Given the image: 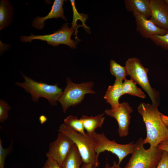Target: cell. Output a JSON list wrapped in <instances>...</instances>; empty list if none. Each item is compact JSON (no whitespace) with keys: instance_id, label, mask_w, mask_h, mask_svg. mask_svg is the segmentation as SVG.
<instances>
[{"instance_id":"1","label":"cell","mask_w":168,"mask_h":168,"mask_svg":"<svg viewBox=\"0 0 168 168\" xmlns=\"http://www.w3.org/2000/svg\"><path fill=\"white\" fill-rule=\"evenodd\" d=\"M146 129V137L143 139L145 144L157 147L163 141L168 139V128L162 119L158 107L145 102L140 103L137 108Z\"/></svg>"},{"instance_id":"2","label":"cell","mask_w":168,"mask_h":168,"mask_svg":"<svg viewBox=\"0 0 168 168\" xmlns=\"http://www.w3.org/2000/svg\"><path fill=\"white\" fill-rule=\"evenodd\" d=\"M59 132L68 136L76 145L84 164H91L93 168H98L100 165L99 156L95 150L93 136H84L76 131L64 123L58 129Z\"/></svg>"},{"instance_id":"3","label":"cell","mask_w":168,"mask_h":168,"mask_svg":"<svg viewBox=\"0 0 168 168\" xmlns=\"http://www.w3.org/2000/svg\"><path fill=\"white\" fill-rule=\"evenodd\" d=\"M21 72L24 81L16 82L15 84L30 94L33 101L38 102L40 98L43 97L46 99L52 106L57 104L58 100L63 91L62 89L58 87V84L52 85L42 81L38 82Z\"/></svg>"},{"instance_id":"4","label":"cell","mask_w":168,"mask_h":168,"mask_svg":"<svg viewBox=\"0 0 168 168\" xmlns=\"http://www.w3.org/2000/svg\"><path fill=\"white\" fill-rule=\"evenodd\" d=\"M143 139L139 138L135 143V149L124 168H156L161 160L163 151L157 147L145 149Z\"/></svg>"},{"instance_id":"5","label":"cell","mask_w":168,"mask_h":168,"mask_svg":"<svg viewBox=\"0 0 168 168\" xmlns=\"http://www.w3.org/2000/svg\"><path fill=\"white\" fill-rule=\"evenodd\" d=\"M125 66L128 75L147 93L152 104L159 106L161 100L159 92L150 85L147 76L148 68L144 67L139 59L135 57L128 58Z\"/></svg>"},{"instance_id":"6","label":"cell","mask_w":168,"mask_h":168,"mask_svg":"<svg viewBox=\"0 0 168 168\" xmlns=\"http://www.w3.org/2000/svg\"><path fill=\"white\" fill-rule=\"evenodd\" d=\"M66 82V86L58 100L64 113L70 107L74 106L81 103L84 99L85 95L96 93L92 89L93 82L77 84L73 82L68 77Z\"/></svg>"},{"instance_id":"7","label":"cell","mask_w":168,"mask_h":168,"mask_svg":"<svg viewBox=\"0 0 168 168\" xmlns=\"http://www.w3.org/2000/svg\"><path fill=\"white\" fill-rule=\"evenodd\" d=\"M95 150L97 156L101 153L107 151L116 155L120 165L123 160L129 154H132L135 149V143L131 142L127 144H120L114 140H109L104 133L93 136Z\"/></svg>"},{"instance_id":"8","label":"cell","mask_w":168,"mask_h":168,"mask_svg":"<svg viewBox=\"0 0 168 168\" xmlns=\"http://www.w3.org/2000/svg\"><path fill=\"white\" fill-rule=\"evenodd\" d=\"M74 30L69 28L68 23L64 24L60 29L50 34L43 35H35L31 33L30 35H21L20 40L23 42H31L32 40H39L46 41L48 44L53 46H57L59 44L68 45L71 49H75L76 43L71 36Z\"/></svg>"},{"instance_id":"9","label":"cell","mask_w":168,"mask_h":168,"mask_svg":"<svg viewBox=\"0 0 168 168\" xmlns=\"http://www.w3.org/2000/svg\"><path fill=\"white\" fill-rule=\"evenodd\" d=\"M74 144L68 136L59 132L56 139L50 143L46 156L47 158L55 161L62 166Z\"/></svg>"},{"instance_id":"10","label":"cell","mask_w":168,"mask_h":168,"mask_svg":"<svg viewBox=\"0 0 168 168\" xmlns=\"http://www.w3.org/2000/svg\"><path fill=\"white\" fill-rule=\"evenodd\" d=\"M133 110L128 102L120 103L118 107L114 110L107 109L105 113L114 118L118 125V133L120 137H124L129 134V128L131 116L130 114Z\"/></svg>"},{"instance_id":"11","label":"cell","mask_w":168,"mask_h":168,"mask_svg":"<svg viewBox=\"0 0 168 168\" xmlns=\"http://www.w3.org/2000/svg\"><path fill=\"white\" fill-rule=\"evenodd\" d=\"M150 19L157 26L168 31V5L165 0H150Z\"/></svg>"},{"instance_id":"12","label":"cell","mask_w":168,"mask_h":168,"mask_svg":"<svg viewBox=\"0 0 168 168\" xmlns=\"http://www.w3.org/2000/svg\"><path fill=\"white\" fill-rule=\"evenodd\" d=\"M133 14L135 20L136 30L144 38L149 39L153 35H163L168 33L167 30L156 26L150 19L138 13Z\"/></svg>"},{"instance_id":"13","label":"cell","mask_w":168,"mask_h":168,"mask_svg":"<svg viewBox=\"0 0 168 168\" xmlns=\"http://www.w3.org/2000/svg\"><path fill=\"white\" fill-rule=\"evenodd\" d=\"M66 1L64 0H55L48 14L45 16L40 17L38 16L35 17L32 22V26L37 29L40 30L43 29L45 25V21L48 19L60 17L66 20L63 7L64 2Z\"/></svg>"},{"instance_id":"14","label":"cell","mask_w":168,"mask_h":168,"mask_svg":"<svg viewBox=\"0 0 168 168\" xmlns=\"http://www.w3.org/2000/svg\"><path fill=\"white\" fill-rule=\"evenodd\" d=\"M123 81L115 79L113 85L109 86L104 97L106 102L111 106V109L114 110L119 106V99L123 96Z\"/></svg>"},{"instance_id":"15","label":"cell","mask_w":168,"mask_h":168,"mask_svg":"<svg viewBox=\"0 0 168 168\" xmlns=\"http://www.w3.org/2000/svg\"><path fill=\"white\" fill-rule=\"evenodd\" d=\"M124 2L128 12L138 13L147 19L150 17V0H125Z\"/></svg>"},{"instance_id":"16","label":"cell","mask_w":168,"mask_h":168,"mask_svg":"<svg viewBox=\"0 0 168 168\" xmlns=\"http://www.w3.org/2000/svg\"><path fill=\"white\" fill-rule=\"evenodd\" d=\"M105 113L96 116H88L83 115L80 118L82 120L85 130L86 134L89 136H93L96 133L95 130L101 128L105 121Z\"/></svg>"},{"instance_id":"17","label":"cell","mask_w":168,"mask_h":168,"mask_svg":"<svg viewBox=\"0 0 168 168\" xmlns=\"http://www.w3.org/2000/svg\"><path fill=\"white\" fill-rule=\"evenodd\" d=\"M13 7L10 2L1 0L0 2V30L7 27L12 21Z\"/></svg>"},{"instance_id":"18","label":"cell","mask_w":168,"mask_h":168,"mask_svg":"<svg viewBox=\"0 0 168 168\" xmlns=\"http://www.w3.org/2000/svg\"><path fill=\"white\" fill-rule=\"evenodd\" d=\"M83 161L75 144L63 162L62 168H80Z\"/></svg>"},{"instance_id":"19","label":"cell","mask_w":168,"mask_h":168,"mask_svg":"<svg viewBox=\"0 0 168 168\" xmlns=\"http://www.w3.org/2000/svg\"><path fill=\"white\" fill-rule=\"evenodd\" d=\"M123 95L128 94L133 96L145 99L146 96L142 90L137 86V83L132 79H125L123 83Z\"/></svg>"},{"instance_id":"20","label":"cell","mask_w":168,"mask_h":168,"mask_svg":"<svg viewBox=\"0 0 168 168\" xmlns=\"http://www.w3.org/2000/svg\"><path fill=\"white\" fill-rule=\"evenodd\" d=\"M64 124L78 133L86 136L82 120L77 116L70 115L66 117L63 120Z\"/></svg>"},{"instance_id":"21","label":"cell","mask_w":168,"mask_h":168,"mask_svg":"<svg viewBox=\"0 0 168 168\" xmlns=\"http://www.w3.org/2000/svg\"><path fill=\"white\" fill-rule=\"evenodd\" d=\"M110 71L111 74L115 77V79L120 81L124 80L128 75L126 66L121 65L112 59L110 62Z\"/></svg>"},{"instance_id":"22","label":"cell","mask_w":168,"mask_h":168,"mask_svg":"<svg viewBox=\"0 0 168 168\" xmlns=\"http://www.w3.org/2000/svg\"><path fill=\"white\" fill-rule=\"evenodd\" d=\"M156 45L163 49H168V33L163 35H156L150 38Z\"/></svg>"},{"instance_id":"23","label":"cell","mask_w":168,"mask_h":168,"mask_svg":"<svg viewBox=\"0 0 168 168\" xmlns=\"http://www.w3.org/2000/svg\"><path fill=\"white\" fill-rule=\"evenodd\" d=\"M11 107L8 103L2 99L0 100V122L3 123L9 117V111Z\"/></svg>"},{"instance_id":"24","label":"cell","mask_w":168,"mask_h":168,"mask_svg":"<svg viewBox=\"0 0 168 168\" xmlns=\"http://www.w3.org/2000/svg\"><path fill=\"white\" fill-rule=\"evenodd\" d=\"M13 142L7 148H4L2 145V141L0 138V168H4V164L6 157L13 150Z\"/></svg>"},{"instance_id":"25","label":"cell","mask_w":168,"mask_h":168,"mask_svg":"<svg viewBox=\"0 0 168 168\" xmlns=\"http://www.w3.org/2000/svg\"><path fill=\"white\" fill-rule=\"evenodd\" d=\"M71 4L72 6V10L73 12V20L72 23V26L71 27L73 29L75 30H76L77 27V19H81L83 22L85 21L87 18L86 15L83 14H80L78 13L77 11L75 5V0H70Z\"/></svg>"},{"instance_id":"26","label":"cell","mask_w":168,"mask_h":168,"mask_svg":"<svg viewBox=\"0 0 168 168\" xmlns=\"http://www.w3.org/2000/svg\"><path fill=\"white\" fill-rule=\"evenodd\" d=\"M156 168H168V152L163 151L162 157Z\"/></svg>"},{"instance_id":"27","label":"cell","mask_w":168,"mask_h":168,"mask_svg":"<svg viewBox=\"0 0 168 168\" xmlns=\"http://www.w3.org/2000/svg\"><path fill=\"white\" fill-rule=\"evenodd\" d=\"M42 168H62V167L55 161L51 158L48 157Z\"/></svg>"},{"instance_id":"28","label":"cell","mask_w":168,"mask_h":168,"mask_svg":"<svg viewBox=\"0 0 168 168\" xmlns=\"http://www.w3.org/2000/svg\"><path fill=\"white\" fill-rule=\"evenodd\" d=\"M157 147L163 151L168 152V139L162 142Z\"/></svg>"},{"instance_id":"29","label":"cell","mask_w":168,"mask_h":168,"mask_svg":"<svg viewBox=\"0 0 168 168\" xmlns=\"http://www.w3.org/2000/svg\"><path fill=\"white\" fill-rule=\"evenodd\" d=\"M103 168H121L120 165L116 162L115 161H114L113 162V165L110 166L109 163H106L105 166Z\"/></svg>"},{"instance_id":"30","label":"cell","mask_w":168,"mask_h":168,"mask_svg":"<svg viewBox=\"0 0 168 168\" xmlns=\"http://www.w3.org/2000/svg\"><path fill=\"white\" fill-rule=\"evenodd\" d=\"M161 116L163 122L168 128V116L165 115L161 113Z\"/></svg>"},{"instance_id":"31","label":"cell","mask_w":168,"mask_h":168,"mask_svg":"<svg viewBox=\"0 0 168 168\" xmlns=\"http://www.w3.org/2000/svg\"><path fill=\"white\" fill-rule=\"evenodd\" d=\"M81 168H93V167L91 164H83Z\"/></svg>"},{"instance_id":"32","label":"cell","mask_w":168,"mask_h":168,"mask_svg":"<svg viewBox=\"0 0 168 168\" xmlns=\"http://www.w3.org/2000/svg\"><path fill=\"white\" fill-rule=\"evenodd\" d=\"M165 1L168 5V0H165Z\"/></svg>"},{"instance_id":"33","label":"cell","mask_w":168,"mask_h":168,"mask_svg":"<svg viewBox=\"0 0 168 168\" xmlns=\"http://www.w3.org/2000/svg\"><path fill=\"white\" fill-rule=\"evenodd\" d=\"M167 61H168V58H167Z\"/></svg>"}]
</instances>
